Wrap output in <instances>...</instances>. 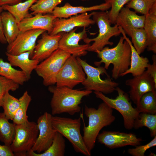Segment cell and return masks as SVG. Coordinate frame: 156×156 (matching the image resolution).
Segmentation results:
<instances>
[{
  "instance_id": "1",
  "label": "cell",
  "mask_w": 156,
  "mask_h": 156,
  "mask_svg": "<svg viewBox=\"0 0 156 156\" xmlns=\"http://www.w3.org/2000/svg\"><path fill=\"white\" fill-rule=\"evenodd\" d=\"M53 94L50 102L51 114L54 116L65 113L71 115L80 112L79 105L82 99L88 96L92 91L74 89L63 86H50L48 88Z\"/></svg>"
},
{
  "instance_id": "2",
  "label": "cell",
  "mask_w": 156,
  "mask_h": 156,
  "mask_svg": "<svg viewBox=\"0 0 156 156\" xmlns=\"http://www.w3.org/2000/svg\"><path fill=\"white\" fill-rule=\"evenodd\" d=\"M97 56L101 59L99 61L94 63L97 66L104 63V68L108 69L109 65L112 64L113 68L112 70V78L117 79L121 74L126 71L130 64L131 49L128 42L124 37L121 36L117 44L114 47L109 48L104 47L100 51L95 52Z\"/></svg>"
},
{
  "instance_id": "3",
  "label": "cell",
  "mask_w": 156,
  "mask_h": 156,
  "mask_svg": "<svg viewBox=\"0 0 156 156\" xmlns=\"http://www.w3.org/2000/svg\"><path fill=\"white\" fill-rule=\"evenodd\" d=\"M84 114L88 118L87 126H84L83 138L89 151L95 146L97 137L101 130L110 125L116 118L113 114V109L104 102L100 104L97 109L86 105Z\"/></svg>"
},
{
  "instance_id": "4",
  "label": "cell",
  "mask_w": 156,
  "mask_h": 156,
  "mask_svg": "<svg viewBox=\"0 0 156 156\" xmlns=\"http://www.w3.org/2000/svg\"><path fill=\"white\" fill-rule=\"evenodd\" d=\"M77 59L82 66L87 77L81 83L85 90L107 94L116 91L119 83L112 80L103 66L94 67L81 59Z\"/></svg>"
},
{
  "instance_id": "5",
  "label": "cell",
  "mask_w": 156,
  "mask_h": 156,
  "mask_svg": "<svg viewBox=\"0 0 156 156\" xmlns=\"http://www.w3.org/2000/svg\"><path fill=\"white\" fill-rule=\"evenodd\" d=\"M51 122L54 130L70 141L75 152L86 156L91 155V153L86 146L81 133L80 118L73 119L52 115Z\"/></svg>"
},
{
  "instance_id": "6",
  "label": "cell",
  "mask_w": 156,
  "mask_h": 156,
  "mask_svg": "<svg viewBox=\"0 0 156 156\" xmlns=\"http://www.w3.org/2000/svg\"><path fill=\"white\" fill-rule=\"evenodd\" d=\"M92 19L96 23L99 29V33L96 37L90 38L87 37L83 40L86 44L94 42L88 47L87 51L95 52L100 51L106 45H112L113 42L109 41L113 36H119L121 34L118 26L116 24L113 26L108 18L107 11L94 12Z\"/></svg>"
},
{
  "instance_id": "7",
  "label": "cell",
  "mask_w": 156,
  "mask_h": 156,
  "mask_svg": "<svg viewBox=\"0 0 156 156\" xmlns=\"http://www.w3.org/2000/svg\"><path fill=\"white\" fill-rule=\"evenodd\" d=\"M116 91L118 95L115 99L109 98L100 92L94 91V93L96 98L101 100L121 114L123 118L125 127L127 130H130L133 128L134 121L140 113L136 107H133L127 94L118 86Z\"/></svg>"
},
{
  "instance_id": "8",
  "label": "cell",
  "mask_w": 156,
  "mask_h": 156,
  "mask_svg": "<svg viewBox=\"0 0 156 156\" xmlns=\"http://www.w3.org/2000/svg\"><path fill=\"white\" fill-rule=\"evenodd\" d=\"M39 134L37 124L28 121L20 124H15L14 139L10 145L15 156H26L36 140Z\"/></svg>"
},
{
  "instance_id": "9",
  "label": "cell",
  "mask_w": 156,
  "mask_h": 156,
  "mask_svg": "<svg viewBox=\"0 0 156 156\" xmlns=\"http://www.w3.org/2000/svg\"><path fill=\"white\" fill-rule=\"evenodd\" d=\"M71 55L58 49L38 65L34 70L38 75L42 79L44 86H49L56 84L57 75Z\"/></svg>"
},
{
  "instance_id": "10",
  "label": "cell",
  "mask_w": 156,
  "mask_h": 156,
  "mask_svg": "<svg viewBox=\"0 0 156 156\" xmlns=\"http://www.w3.org/2000/svg\"><path fill=\"white\" fill-rule=\"evenodd\" d=\"M86 77V74L76 57L71 55L57 75L55 84L57 87L73 88L82 83Z\"/></svg>"
},
{
  "instance_id": "11",
  "label": "cell",
  "mask_w": 156,
  "mask_h": 156,
  "mask_svg": "<svg viewBox=\"0 0 156 156\" xmlns=\"http://www.w3.org/2000/svg\"><path fill=\"white\" fill-rule=\"evenodd\" d=\"M86 28L84 27L83 30L79 33L75 32L77 28L69 32H63L59 41L58 49L76 57L86 55L87 49L90 44H79L80 40L87 37Z\"/></svg>"
},
{
  "instance_id": "12",
  "label": "cell",
  "mask_w": 156,
  "mask_h": 156,
  "mask_svg": "<svg viewBox=\"0 0 156 156\" xmlns=\"http://www.w3.org/2000/svg\"><path fill=\"white\" fill-rule=\"evenodd\" d=\"M52 114L45 112L37 119L39 134L31 149L37 153L46 151L52 143L55 131L52 125Z\"/></svg>"
},
{
  "instance_id": "13",
  "label": "cell",
  "mask_w": 156,
  "mask_h": 156,
  "mask_svg": "<svg viewBox=\"0 0 156 156\" xmlns=\"http://www.w3.org/2000/svg\"><path fill=\"white\" fill-rule=\"evenodd\" d=\"M96 139L99 143L111 149L128 145L135 146L143 141L134 133L105 131L99 134Z\"/></svg>"
},
{
  "instance_id": "14",
  "label": "cell",
  "mask_w": 156,
  "mask_h": 156,
  "mask_svg": "<svg viewBox=\"0 0 156 156\" xmlns=\"http://www.w3.org/2000/svg\"><path fill=\"white\" fill-rule=\"evenodd\" d=\"M125 84L130 87L129 98L136 105L144 94L156 92V84L146 70L140 75L127 80Z\"/></svg>"
},
{
  "instance_id": "15",
  "label": "cell",
  "mask_w": 156,
  "mask_h": 156,
  "mask_svg": "<svg viewBox=\"0 0 156 156\" xmlns=\"http://www.w3.org/2000/svg\"><path fill=\"white\" fill-rule=\"evenodd\" d=\"M42 29H33L20 32L14 40L8 44L6 52L13 55L30 51L31 56L38 37L45 32Z\"/></svg>"
},
{
  "instance_id": "16",
  "label": "cell",
  "mask_w": 156,
  "mask_h": 156,
  "mask_svg": "<svg viewBox=\"0 0 156 156\" xmlns=\"http://www.w3.org/2000/svg\"><path fill=\"white\" fill-rule=\"evenodd\" d=\"M94 12L88 14L85 12L70 16L69 18H57L53 22V27L50 34H57L62 32H68L77 27H87L95 24L91 18Z\"/></svg>"
},
{
  "instance_id": "17",
  "label": "cell",
  "mask_w": 156,
  "mask_h": 156,
  "mask_svg": "<svg viewBox=\"0 0 156 156\" xmlns=\"http://www.w3.org/2000/svg\"><path fill=\"white\" fill-rule=\"evenodd\" d=\"M63 32L52 35L44 32L36 45L30 58L42 61L58 49L59 41Z\"/></svg>"
},
{
  "instance_id": "18",
  "label": "cell",
  "mask_w": 156,
  "mask_h": 156,
  "mask_svg": "<svg viewBox=\"0 0 156 156\" xmlns=\"http://www.w3.org/2000/svg\"><path fill=\"white\" fill-rule=\"evenodd\" d=\"M57 18L52 14H38L26 18L18 23L20 32L33 29H42L50 34L53 27V22Z\"/></svg>"
},
{
  "instance_id": "19",
  "label": "cell",
  "mask_w": 156,
  "mask_h": 156,
  "mask_svg": "<svg viewBox=\"0 0 156 156\" xmlns=\"http://www.w3.org/2000/svg\"><path fill=\"white\" fill-rule=\"evenodd\" d=\"M145 17V15H138L127 7H123L117 17L116 24L127 34L132 28H143Z\"/></svg>"
},
{
  "instance_id": "20",
  "label": "cell",
  "mask_w": 156,
  "mask_h": 156,
  "mask_svg": "<svg viewBox=\"0 0 156 156\" xmlns=\"http://www.w3.org/2000/svg\"><path fill=\"white\" fill-rule=\"evenodd\" d=\"M110 7V4L106 2L89 7L74 6L71 5L69 3H67L62 6H56L52 13V14L57 18H67L73 15L93 10L107 11Z\"/></svg>"
},
{
  "instance_id": "21",
  "label": "cell",
  "mask_w": 156,
  "mask_h": 156,
  "mask_svg": "<svg viewBox=\"0 0 156 156\" xmlns=\"http://www.w3.org/2000/svg\"><path fill=\"white\" fill-rule=\"evenodd\" d=\"M119 28L124 39L129 44L131 49L130 64L129 68L121 74L120 77L131 74L133 77L142 74L146 70L149 64V60L146 57L140 56L133 45L131 41L126 36L122 29L118 26Z\"/></svg>"
},
{
  "instance_id": "22",
  "label": "cell",
  "mask_w": 156,
  "mask_h": 156,
  "mask_svg": "<svg viewBox=\"0 0 156 156\" xmlns=\"http://www.w3.org/2000/svg\"><path fill=\"white\" fill-rule=\"evenodd\" d=\"M5 54L8 60L12 66L20 68L26 75L27 81L31 78L33 71L35 70L40 62L30 58V51L24 52L18 55H13L6 52Z\"/></svg>"
},
{
  "instance_id": "23",
  "label": "cell",
  "mask_w": 156,
  "mask_h": 156,
  "mask_svg": "<svg viewBox=\"0 0 156 156\" xmlns=\"http://www.w3.org/2000/svg\"><path fill=\"white\" fill-rule=\"evenodd\" d=\"M65 147V141L64 136L60 133L55 131L52 143L47 150L43 153H37L31 149L27 153L26 156H64Z\"/></svg>"
},
{
  "instance_id": "24",
  "label": "cell",
  "mask_w": 156,
  "mask_h": 156,
  "mask_svg": "<svg viewBox=\"0 0 156 156\" xmlns=\"http://www.w3.org/2000/svg\"><path fill=\"white\" fill-rule=\"evenodd\" d=\"M1 17L4 35L8 44H10L20 32L18 23L13 16L7 11H3Z\"/></svg>"
},
{
  "instance_id": "25",
  "label": "cell",
  "mask_w": 156,
  "mask_h": 156,
  "mask_svg": "<svg viewBox=\"0 0 156 156\" xmlns=\"http://www.w3.org/2000/svg\"><path fill=\"white\" fill-rule=\"evenodd\" d=\"M38 0H27L14 5H4L2 6L3 10L8 12L13 16L18 23L24 19L32 16L29 10Z\"/></svg>"
},
{
  "instance_id": "26",
  "label": "cell",
  "mask_w": 156,
  "mask_h": 156,
  "mask_svg": "<svg viewBox=\"0 0 156 156\" xmlns=\"http://www.w3.org/2000/svg\"><path fill=\"white\" fill-rule=\"evenodd\" d=\"M144 29L147 39V50L156 53V14L148 13L145 15Z\"/></svg>"
},
{
  "instance_id": "27",
  "label": "cell",
  "mask_w": 156,
  "mask_h": 156,
  "mask_svg": "<svg viewBox=\"0 0 156 156\" xmlns=\"http://www.w3.org/2000/svg\"><path fill=\"white\" fill-rule=\"evenodd\" d=\"M0 76L11 80L19 85H23L27 81L24 73L13 68L9 63L0 58Z\"/></svg>"
},
{
  "instance_id": "28",
  "label": "cell",
  "mask_w": 156,
  "mask_h": 156,
  "mask_svg": "<svg viewBox=\"0 0 156 156\" xmlns=\"http://www.w3.org/2000/svg\"><path fill=\"white\" fill-rule=\"evenodd\" d=\"M3 112H0V141L4 145L10 146L15 135V125L11 123Z\"/></svg>"
},
{
  "instance_id": "29",
  "label": "cell",
  "mask_w": 156,
  "mask_h": 156,
  "mask_svg": "<svg viewBox=\"0 0 156 156\" xmlns=\"http://www.w3.org/2000/svg\"><path fill=\"white\" fill-rule=\"evenodd\" d=\"M142 127L149 129L151 137L156 136V114L140 113L134 121L133 128L137 129Z\"/></svg>"
},
{
  "instance_id": "30",
  "label": "cell",
  "mask_w": 156,
  "mask_h": 156,
  "mask_svg": "<svg viewBox=\"0 0 156 156\" xmlns=\"http://www.w3.org/2000/svg\"><path fill=\"white\" fill-rule=\"evenodd\" d=\"M136 106L140 113L156 114V92L151 91L144 94Z\"/></svg>"
},
{
  "instance_id": "31",
  "label": "cell",
  "mask_w": 156,
  "mask_h": 156,
  "mask_svg": "<svg viewBox=\"0 0 156 156\" xmlns=\"http://www.w3.org/2000/svg\"><path fill=\"white\" fill-rule=\"evenodd\" d=\"M20 105L15 114L13 120L15 124H20L28 121L27 115V111L31 101V97L26 90L19 99Z\"/></svg>"
},
{
  "instance_id": "32",
  "label": "cell",
  "mask_w": 156,
  "mask_h": 156,
  "mask_svg": "<svg viewBox=\"0 0 156 156\" xmlns=\"http://www.w3.org/2000/svg\"><path fill=\"white\" fill-rule=\"evenodd\" d=\"M131 38V42L138 53L140 55L147 47V39L144 28H132L127 34Z\"/></svg>"
},
{
  "instance_id": "33",
  "label": "cell",
  "mask_w": 156,
  "mask_h": 156,
  "mask_svg": "<svg viewBox=\"0 0 156 156\" xmlns=\"http://www.w3.org/2000/svg\"><path fill=\"white\" fill-rule=\"evenodd\" d=\"M64 0H38L29 10L32 15L52 14L54 8Z\"/></svg>"
},
{
  "instance_id": "34",
  "label": "cell",
  "mask_w": 156,
  "mask_h": 156,
  "mask_svg": "<svg viewBox=\"0 0 156 156\" xmlns=\"http://www.w3.org/2000/svg\"><path fill=\"white\" fill-rule=\"evenodd\" d=\"M20 105L19 99L11 95L7 92L3 99L2 107L6 117L12 120Z\"/></svg>"
},
{
  "instance_id": "35",
  "label": "cell",
  "mask_w": 156,
  "mask_h": 156,
  "mask_svg": "<svg viewBox=\"0 0 156 156\" xmlns=\"http://www.w3.org/2000/svg\"><path fill=\"white\" fill-rule=\"evenodd\" d=\"M156 0H131L126 7L133 9L135 12L146 15Z\"/></svg>"
},
{
  "instance_id": "36",
  "label": "cell",
  "mask_w": 156,
  "mask_h": 156,
  "mask_svg": "<svg viewBox=\"0 0 156 156\" xmlns=\"http://www.w3.org/2000/svg\"><path fill=\"white\" fill-rule=\"evenodd\" d=\"M131 0H104L105 2L109 3L110 10L107 11L109 19L111 24H115L117 17L124 6Z\"/></svg>"
},
{
  "instance_id": "37",
  "label": "cell",
  "mask_w": 156,
  "mask_h": 156,
  "mask_svg": "<svg viewBox=\"0 0 156 156\" xmlns=\"http://www.w3.org/2000/svg\"><path fill=\"white\" fill-rule=\"evenodd\" d=\"M19 85L13 81L0 76V107H2L3 98L6 93L10 91L16 90Z\"/></svg>"
},
{
  "instance_id": "38",
  "label": "cell",
  "mask_w": 156,
  "mask_h": 156,
  "mask_svg": "<svg viewBox=\"0 0 156 156\" xmlns=\"http://www.w3.org/2000/svg\"><path fill=\"white\" fill-rule=\"evenodd\" d=\"M156 145V136L150 142L146 144L135 146V148H129L128 153L133 156H144L146 151L151 147Z\"/></svg>"
},
{
  "instance_id": "39",
  "label": "cell",
  "mask_w": 156,
  "mask_h": 156,
  "mask_svg": "<svg viewBox=\"0 0 156 156\" xmlns=\"http://www.w3.org/2000/svg\"><path fill=\"white\" fill-rule=\"evenodd\" d=\"M153 63L148 64L146 71L153 78L155 83L156 84V55H153L152 57Z\"/></svg>"
},
{
  "instance_id": "40",
  "label": "cell",
  "mask_w": 156,
  "mask_h": 156,
  "mask_svg": "<svg viewBox=\"0 0 156 156\" xmlns=\"http://www.w3.org/2000/svg\"><path fill=\"white\" fill-rule=\"evenodd\" d=\"M10 146L0 145V156H14Z\"/></svg>"
},
{
  "instance_id": "41",
  "label": "cell",
  "mask_w": 156,
  "mask_h": 156,
  "mask_svg": "<svg viewBox=\"0 0 156 156\" xmlns=\"http://www.w3.org/2000/svg\"><path fill=\"white\" fill-rule=\"evenodd\" d=\"M3 10L2 6H0V42L3 44H5L7 43L4 36L1 17V14Z\"/></svg>"
},
{
  "instance_id": "42",
  "label": "cell",
  "mask_w": 156,
  "mask_h": 156,
  "mask_svg": "<svg viewBox=\"0 0 156 156\" xmlns=\"http://www.w3.org/2000/svg\"><path fill=\"white\" fill-rule=\"evenodd\" d=\"M22 0H0V6L4 5H13L21 2Z\"/></svg>"
},
{
  "instance_id": "43",
  "label": "cell",
  "mask_w": 156,
  "mask_h": 156,
  "mask_svg": "<svg viewBox=\"0 0 156 156\" xmlns=\"http://www.w3.org/2000/svg\"><path fill=\"white\" fill-rule=\"evenodd\" d=\"M82 1H85V0H81Z\"/></svg>"
}]
</instances>
